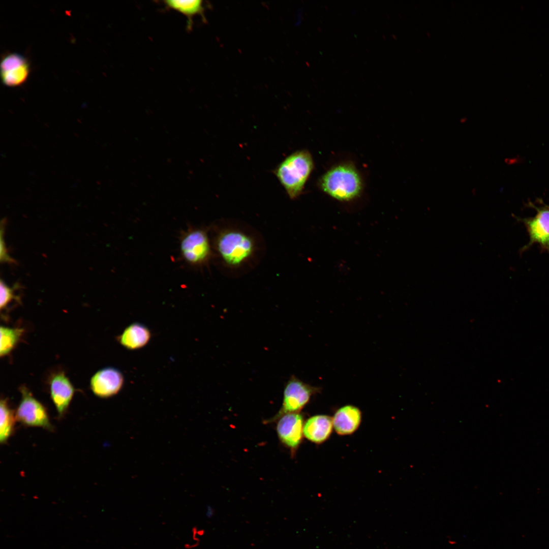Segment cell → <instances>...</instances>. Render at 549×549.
Wrapping results in <instances>:
<instances>
[{
	"label": "cell",
	"instance_id": "cell-4",
	"mask_svg": "<svg viewBox=\"0 0 549 549\" xmlns=\"http://www.w3.org/2000/svg\"><path fill=\"white\" fill-rule=\"evenodd\" d=\"M182 256L188 263L202 266L214 257L208 232L202 228L192 229L182 236L180 245Z\"/></svg>",
	"mask_w": 549,
	"mask_h": 549
},
{
	"label": "cell",
	"instance_id": "cell-14",
	"mask_svg": "<svg viewBox=\"0 0 549 549\" xmlns=\"http://www.w3.org/2000/svg\"><path fill=\"white\" fill-rule=\"evenodd\" d=\"M150 337V331L146 326L135 323L128 326L119 336L118 340L126 348L136 350L145 346Z\"/></svg>",
	"mask_w": 549,
	"mask_h": 549
},
{
	"label": "cell",
	"instance_id": "cell-2",
	"mask_svg": "<svg viewBox=\"0 0 549 549\" xmlns=\"http://www.w3.org/2000/svg\"><path fill=\"white\" fill-rule=\"evenodd\" d=\"M314 167L310 152L301 149L287 156L276 166L273 172L289 198L295 200L302 193Z\"/></svg>",
	"mask_w": 549,
	"mask_h": 549
},
{
	"label": "cell",
	"instance_id": "cell-1",
	"mask_svg": "<svg viewBox=\"0 0 549 549\" xmlns=\"http://www.w3.org/2000/svg\"><path fill=\"white\" fill-rule=\"evenodd\" d=\"M211 245L221 270L231 277L241 276L255 268L265 252L260 232L236 220H222L214 226Z\"/></svg>",
	"mask_w": 549,
	"mask_h": 549
},
{
	"label": "cell",
	"instance_id": "cell-12",
	"mask_svg": "<svg viewBox=\"0 0 549 549\" xmlns=\"http://www.w3.org/2000/svg\"><path fill=\"white\" fill-rule=\"evenodd\" d=\"M361 420L360 410L352 405L341 407L337 411L332 418L336 432L341 435L353 433L358 428Z\"/></svg>",
	"mask_w": 549,
	"mask_h": 549
},
{
	"label": "cell",
	"instance_id": "cell-18",
	"mask_svg": "<svg viewBox=\"0 0 549 549\" xmlns=\"http://www.w3.org/2000/svg\"><path fill=\"white\" fill-rule=\"evenodd\" d=\"M19 285L17 284H15L12 287H10L7 286L2 280H1L0 307L1 310L6 308L12 300H16L18 301H19V297L15 294V291L17 289H19Z\"/></svg>",
	"mask_w": 549,
	"mask_h": 549
},
{
	"label": "cell",
	"instance_id": "cell-13",
	"mask_svg": "<svg viewBox=\"0 0 549 549\" xmlns=\"http://www.w3.org/2000/svg\"><path fill=\"white\" fill-rule=\"evenodd\" d=\"M332 418L325 415H317L309 418L303 426V435L315 443L326 440L332 431Z\"/></svg>",
	"mask_w": 549,
	"mask_h": 549
},
{
	"label": "cell",
	"instance_id": "cell-19",
	"mask_svg": "<svg viewBox=\"0 0 549 549\" xmlns=\"http://www.w3.org/2000/svg\"><path fill=\"white\" fill-rule=\"evenodd\" d=\"M5 220H3L1 222V254L0 260L1 262L4 263H14L15 261L8 255L7 249L6 247L5 240H4V225Z\"/></svg>",
	"mask_w": 549,
	"mask_h": 549
},
{
	"label": "cell",
	"instance_id": "cell-9",
	"mask_svg": "<svg viewBox=\"0 0 549 549\" xmlns=\"http://www.w3.org/2000/svg\"><path fill=\"white\" fill-rule=\"evenodd\" d=\"M124 383L123 374L114 368H106L98 371L90 380V388L100 398H108L117 394Z\"/></svg>",
	"mask_w": 549,
	"mask_h": 549
},
{
	"label": "cell",
	"instance_id": "cell-17",
	"mask_svg": "<svg viewBox=\"0 0 549 549\" xmlns=\"http://www.w3.org/2000/svg\"><path fill=\"white\" fill-rule=\"evenodd\" d=\"M0 331V355L3 356L9 354L16 345L22 334L23 329L1 326Z\"/></svg>",
	"mask_w": 549,
	"mask_h": 549
},
{
	"label": "cell",
	"instance_id": "cell-8",
	"mask_svg": "<svg viewBox=\"0 0 549 549\" xmlns=\"http://www.w3.org/2000/svg\"><path fill=\"white\" fill-rule=\"evenodd\" d=\"M277 432L281 441L292 451L301 443L303 435V420L298 412L286 414L279 419Z\"/></svg>",
	"mask_w": 549,
	"mask_h": 549
},
{
	"label": "cell",
	"instance_id": "cell-7",
	"mask_svg": "<svg viewBox=\"0 0 549 549\" xmlns=\"http://www.w3.org/2000/svg\"><path fill=\"white\" fill-rule=\"evenodd\" d=\"M1 76L3 84L8 87H16L24 83L29 72L27 59L18 53H8L1 62Z\"/></svg>",
	"mask_w": 549,
	"mask_h": 549
},
{
	"label": "cell",
	"instance_id": "cell-11",
	"mask_svg": "<svg viewBox=\"0 0 549 549\" xmlns=\"http://www.w3.org/2000/svg\"><path fill=\"white\" fill-rule=\"evenodd\" d=\"M50 392L58 415L62 417L67 411L74 393L72 383L64 373H58L51 378Z\"/></svg>",
	"mask_w": 549,
	"mask_h": 549
},
{
	"label": "cell",
	"instance_id": "cell-15",
	"mask_svg": "<svg viewBox=\"0 0 549 549\" xmlns=\"http://www.w3.org/2000/svg\"><path fill=\"white\" fill-rule=\"evenodd\" d=\"M164 4L167 8L176 11L185 16L190 25L192 18L203 13L204 7L203 1L200 0H168L164 1Z\"/></svg>",
	"mask_w": 549,
	"mask_h": 549
},
{
	"label": "cell",
	"instance_id": "cell-10",
	"mask_svg": "<svg viewBox=\"0 0 549 549\" xmlns=\"http://www.w3.org/2000/svg\"><path fill=\"white\" fill-rule=\"evenodd\" d=\"M535 207L537 210L536 215L523 220L530 239L525 249L537 243L541 248L549 250V206Z\"/></svg>",
	"mask_w": 549,
	"mask_h": 549
},
{
	"label": "cell",
	"instance_id": "cell-3",
	"mask_svg": "<svg viewBox=\"0 0 549 549\" xmlns=\"http://www.w3.org/2000/svg\"><path fill=\"white\" fill-rule=\"evenodd\" d=\"M325 194L341 201H349L361 193L363 182L358 170L352 164L342 163L327 170L319 180Z\"/></svg>",
	"mask_w": 549,
	"mask_h": 549
},
{
	"label": "cell",
	"instance_id": "cell-5",
	"mask_svg": "<svg viewBox=\"0 0 549 549\" xmlns=\"http://www.w3.org/2000/svg\"><path fill=\"white\" fill-rule=\"evenodd\" d=\"M20 392L22 396L15 413L16 420L26 426L52 431L53 427L45 407L25 386L21 387Z\"/></svg>",
	"mask_w": 549,
	"mask_h": 549
},
{
	"label": "cell",
	"instance_id": "cell-6",
	"mask_svg": "<svg viewBox=\"0 0 549 549\" xmlns=\"http://www.w3.org/2000/svg\"><path fill=\"white\" fill-rule=\"evenodd\" d=\"M314 388L292 376L285 384L282 407L272 420L282 416L300 411L309 402Z\"/></svg>",
	"mask_w": 549,
	"mask_h": 549
},
{
	"label": "cell",
	"instance_id": "cell-16",
	"mask_svg": "<svg viewBox=\"0 0 549 549\" xmlns=\"http://www.w3.org/2000/svg\"><path fill=\"white\" fill-rule=\"evenodd\" d=\"M0 414V442L5 444L14 432L16 420L15 414L10 408L7 399L1 401Z\"/></svg>",
	"mask_w": 549,
	"mask_h": 549
}]
</instances>
